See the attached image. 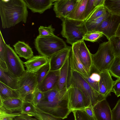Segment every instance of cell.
Listing matches in <instances>:
<instances>
[{
  "mask_svg": "<svg viewBox=\"0 0 120 120\" xmlns=\"http://www.w3.org/2000/svg\"><path fill=\"white\" fill-rule=\"evenodd\" d=\"M43 93L42 99L36 108L61 119L67 118L71 112L69 108L67 88L61 90L54 88Z\"/></svg>",
  "mask_w": 120,
  "mask_h": 120,
  "instance_id": "obj_1",
  "label": "cell"
},
{
  "mask_svg": "<svg viewBox=\"0 0 120 120\" xmlns=\"http://www.w3.org/2000/svg\"><path fill=\"white\" fill-rule=\"evenodd\" d=\"M27 8L24 0H0L2 27L9 28L21 22L26 23L28 14Z\"/></svg>",
  "mask_w": 120,
  "mask_h": 120,
  "instance_id": "obj_2",
  "label": "cell"
},
{
  "mask_svg": "<svg viewBox=\"0 0 120 120\" xmlns=\"http://www.w3.org/2000/svg\"><path fill=\"white\" fill-rule=\"evenodd\" d=\"M70 86L77 87L80 90L90 101L92 107L99 102L106 99L93 88L81 74L71 69L69 65L67 88Z\"/></svg>",
  "mask_w": 120,
  "mask_h": 120,
  "instance_id": "obj_3",
  "label": "cell"
},
{
  "mask_svg": "<svg viewBox=\"0 0 120 120\" xmlns=\"http://www.w3.org/2000/svg\"><path fill=\"white\" fill-rule=\"evenodd\" d=\"M34 45L36 50L41 55L49 58L68 46L62 39L55 35H38L35 40Z\"/></svg>",
  "mask_w": 120,
  "mask_h": 120,
  "instance_id": "obj_4",
  "label": "cell"
},
{
  "mask_svg": "<svg viewBox=\"0 0 120 120\" xmlns=\"http://www.w3.org/2000/svg\"><path fill=\"white\" fill-rule=\"evenodd\" d=\"M62 30L61 34L66 39L67 43L71 45L83 40L85 35L87 32L85 21L69 19H61Z\"/></svg>",
  "mask_w": 120,
  "mask_h": 120,
  "instance_id": "obj_5",
  "label": "cell"
},
{
  "mask_svg": "<svg viewBox=\"0 0 120 120\" xmlns=\"http://www.w3.org/2000/svg\"><path fill=\"white\" fill-rule=\"evenodd\" d=\"M93 64L101 72L109 71L115 58L109 41L100 44L97 52L91 54Z\"/></svg>",
  "mask_w": 120,
  "mask_h": 120,
  "instance_id": "obj_6",
  "label": "cell"
},
{
  "mask_svg": "<svg viewBox=\"0 0 120 120\" xmlns=\"http://www.w3.org/2000/svg\"><path fill=\"white\" fill-rule=\"evenodd\" d=\"M38 83L36 73L25 70L19 78L18 90L20 98L24 101H31Z\"/></svg>",
  "mask_w": 120,
  "mask_h": 120,
  "instance_id": "obj_7",
  "label": "cell"
},
{
  "mask_svg": "<svg viewBox=\"0 0 120 120\" xmlns=\"http://www.w3.org/2000/svg\"><path fill=\"white\" fill-rule=\"evenodd\" d=\"M67 88L69 108L71 112L73 110L83 109L86 107H92L90 101L78 88L71 86Z\"/></svg>",
  "mask_w": 120,
  "mask_h": 120,
  "instance_id": "obj_8",
  "label": "cell"
},
{
  "mask_svg": "<svg viewBox=\"0 0 120 120\" xmlns=\"http://www.w3.org/2000/svg\"><path fill=\"white\" fill-rule=\"evenodd\" d=\"M5 61L9 70L17 77H21L25 71L23 62L10 45H6Z\"/></svg>",
  "mask_w": 120,
  "mask_h": 120,
  "instance_id": "obj_9",
  "label": "cell"
},
{
  "mask_svg": "<svg viewBox=\"0 0 120 120\" xmlns=\"http://www.w3.org/2000/svg\"><path fill=\"white\" fill-rule=\"evenodd\" d=\"M120 23V15L111 13L95 28L94 31L102 32L108 41L116 35Z\"/></svg>",
  "mask_w": 120,
  "mask_h": 120,
  "instance_id": "obj_10",
  "label": "cell"
},
{
  "mask_svg": "<svg viewBox=\"0 0 120 120\" xmlns=\"http://www.w3.org/2000/svg\"><path fill=\"white\" fill-rule=\"evenodd\" d=\"M71 47L72 51L78 56L89 75L93 64L91 54L87 47L84 40L74 44Z\"/></svg>",
  "mask_w": 120,
  "mask_h": 120,
  "instance_id": "obj_11",
  "label": "cell"
},
{
  "mask_svg": "<svg viewBox=\"0 0 120 120\" xmlns=\"http://www.w3.org/2000/svg\"><path fill=\"white\" fill-rule=\"evenodd\" d=\"M79 0H55L53 10L56 16L61 20L66 18L73 10Z\"/></svg>",
  "mask_w": 120,
  "mask_h": 120,
  "instance_id": "obj_12",
  "label": "cell"
},
{
  "mask_svg": "<svg viewBox=\"0 0 120 120\" xmlns=\"http://www.w3.org/2000/svg\"><path fill=\"white\" fill-rule=\"evenodd\" d=\"M24 101L20 98L0 100V112L9 114H21Z\"/></svg>",
  "mask_w": 120,
  "mask_h": 120,
  "instance_id": "obj_13",
  "label": "cell"
},
{
  "mask_svg": "<svg viewBox=\"0 0 120 120\" xmlns=\"http://www.w3.org/2000/svg\"><path fill=\"white\" fill-rule=\"evenodd\" d=\"M93 109L96 120H112V110L106 99L98 102Z\"/></svg>",
  "mask_w": 120,
  "mask_h": 120,
  "instance_id": "obj_14",
  "label": "cell"
},
{
  "mask_svg": "<svg viewBox=\"0 0 120 120\" xmlns=\"http://www.w3.org/2000/svg\"><path fill=\"white\" fill-rule=\"evenodd\" d=\"M71 46L65 49L52 55L49 58L50 71L60 70L69 56Z\"/></svg>",
  "mask_w": 120,
  "mask_h": 120,
  "instance_id": "obj_15",
  "label": "cell"
},
{
  "mask_svg": "<svg viewBox=\"0 0 120 120\" xmlns=\"http://www.w3.org/2000/svg\"><path fill=\"white\" fill-rule=\"evenodd\" d=\"M60 73V70L49 71L42 82L38 85L37 88L43 92L57 89Z\"/></svg>",
  "mask_w": 120,
  "mask_h": 120,
  "instance_id": "obj_16",
  "label": "cell"
},
{
  "mask_svg": "<svg viewBox=\"0 0 120 120\" xmlns=\"http://www.w3.org/2000/svg\"><path fill=\"white\" fill-rule=\"evenodd\" d=\"M114 81L109 71L101 72L99 83V92L106 98L112 92Z\"/></svg>",
  "mask_w": 120,
  "mask_h": 120,
  "instance_id": "obj_17",
  "label": "cell"
},
{
  "mask_svg": "<svg viewBox=\"0 0 120 120\" xmlns=\"http://www.w3.org/2000/svg\"><path fill=\"white\" fill-rule=\"evenodd\" d=\"M49 62V58L42 55L33 56L26 61L23 62L29 72L36 73L40 69Z\"/></svg>",
  "mask_w": 120,
  "mask_h": 120,
  "instance_id": "obj_18",
  "label": "cell"
},
{
  "mask_svg": "<svg viewBox=\"0 0 120 120\" xmlns=\"http://www.w3.org/2000/svg\"><path fill=\"white\" fill-rule=\"evenodd\" d=\"M27 7L33 13H43L50 9L55 0H24Z\"/></svg>",
  "mask_w": 120,
  "mask_h": 120,
  "instance_id": "obj_19",
  "label": "cell"
},
{
  "mask_svg": "<svg viewBox=\"0 0 120 120\" xmlns=\"http://www.w3.org/2000/svg\"><path fill=\"white\" fill-rule=\"evenodd\" d=\"M19 78L15 76L8 69L0 67V82L12 89L18 90Z\"/></svg>",
  "mask_w": 120,
  "mask_h": 120,
  "instance_id": "obj_20",
  "label": "cell"
},
{
  "mask_svg": "<svg viewBox=\"0 0 120 120\" xmlns=\"http://www.w3.org/2000/svg\"><path fill=\"white\" fill-rule=\"evenodd\" d=\"M101 72L93 64L90 69L88 77L81 75L90 85L94 89L98 92L99 83L101 78Z\"/></svg>",
  "mask_w": 120,
  "mask_h": 120,
  "instance_id": "obj_21",
  "label": "cell"
},
{
  "mask_svg": "<svg viewBox=\"0 0 120 120\" xmlns=\"http://www.w3.org/2000/svg\"><path fill=\"white\" fill-rule=\"evenodd\" d=\"M88 0H79L74 8L66 18L70 19L85 21V13Z\"/></svg>",
  "mask_w": 120,
  "mask_h": 120,
  "instance_id": "obj_22",
  "label": "cell"
},
{
  "mask_svg": "<svg viewBox=\"0 0 120 120\" xmlns=\"http://www.w3.org/2000/svg\"><path fill=\"white\" fill-rule=\"evenodd\" d=\"M70 66L82 75L88 76V74L76 54L71 49L69 55Z\"/></svg>",
  "mask_w": 120,
  "mask_h": 120,
  "instance_id": "obj_23",
  "label": "cell"
},
{
  "mask_svg": "<svg viewBox=\"0 0 120 120\" xmlns=\"http://www.w3.org/2000/svg\"><path fill=\"white\" fill-rule=\"evenodd\" d=\"M13 46L15 52L19 57L28 60L33 56L32 48L24 42L19 41Z\"/></svg>",
  "mask_w": 120,
  "mask_h": 120,
  "instance_id": "obj_24",
  "label": "cell"
},
{
  "mask_svg": "<svg viewBox=\"0 0 120 120\" xmlns=\"http://www.w3.org/2000/svg\"><path fill=\"white\" fill-rule=\"evenodd\" d=\"M69 65V55L64 64L60 70L59 79L57 86V88L60 90L67 88V82Z\"/></svg>",
  "mask_w": 120,
  "mask_h": 120,
  "instance_id": "obj_25",
  "label": "cell"
},
{
  "mask_svg": "<svg viewBox=\"0 0 120 120\" xmlns=\"http://www.w3.org/2000/svg\"><path fill=\"white\" fill-rule=\"evenodd\" d=\"M20 98L18 90H14L0 82V100Z\"/></svg>",
  "mask_w": 120,
  "mask_h": 120,
  "instance_id": "obj_26",
  "label": "cell"
},
{
  "mask_svg": "<svg viewBox=\"0 0 120 120\" xmlns=\"http://www.w3.org/2000/svg\"><path fill=\"white\" fill-rule=\"evenodd\" d=\"M111 14L108 10L106 13L101 16L91 21L85 22L87 32L94 31L97 27Z\"/></svg>",
  "mask_w": 120,
  "mask_h": 120,
  "instance_id": "obj_27",
  "label": "cell"
},
{
  "mask_svg": "<svg viewBox=\"0 0 120 120\" xmlns=\"http://www.w3.org/2000/svg\"><path fill=\"white\" fill-rule=\"evenodd\" d=\"M104 5L112 14L120 15V0H105Z\"/></svg>",
  "mask_w": 120,
  "mask_h": 120,
  "instance_id": "obj_28",
  "label": "cell"
},
{
  "mask_svg": "<svg viewBox=\"0 0 120 120\" xmlns=\"http://www.w3.org/2000/svg\"><path fill=\"white\" fill-rule=\"evenodd\" d=\"M37 112L36 107L32 102L29 101H24L21 114H25L34 117Z\"/></svg>",
  "mask_w": 120,
  "mask_h": 120,
  "instance_id": "obj_29",
  "label": "cell"
},
{
  "mask_svg": "<svg viewBox=\"0 0 120 120\" xmlns=\"http://www.w3.org/2000/svg\"><path fill=\"white\" fill-rule=\"evenodd\" d=\"M109 41L115 57L120 56V36L115 35Z\"/></svg>",
  "mask_w": 120,
  "mask_h": 120,
  "instance_id": "obj_30",
  "label": "cell"
},
{
  "mask_svg": "<svg viewBox=\"0 0 120 120\" xmlns=\"http://www.w3.org/2000/svg\"><path fill=\"white\" fill-rule=\"evenodd\" d=\"M109 71L111 75L120 79V56L115 57Z\"/></svg>",
  "mask_w": 120,
  "mask_h": 120,
  "instance_id": "obj_31",
  "label": "cell"
},
{
  "mask_svg": "<svg viewBox=\"0 0 120 120\" xmlns=\"http://www.w3.org/2000/svg\"><path fill=\"white\" fill-rule=\"evenodd\" d=\"M107 10L104 5L97 7L85 22L89 21L101 16L105 14Z\"/></svg>",
  "mask_w": 120,
  "mask_h": 120,
  "instance_id": "obj_32",
  "label": "cell"
},
{
  "mask_svg": "<svg viewBox=\"0 0 120 120\" xmlns=\"http://www.w3.org/2000/svg\"><path fill=\"white\" fill-rule=\"evenodd\" d=\"M103 35L102 32L99 31H93L88 32L85 35L83 40L94 42L102 37Z\"/></svg>",
  "mask_w": 120,
  "mask_h": 120,
  "instance_id": "obj_33",
  "label": "cell"
},
{
  "mask_svg": "<svg viewBox=\"0 0 120 120\" xmlns=\"http://www.w3.org/2000/svg\"><path fill=\"white\" fill-rule=\"evenodd\" d=\"M72 112L75 120H96L94 116H89L83 109L74 110Z\"/></svg>",
  "mask_w": 120,
  "mask_h": 120,
  "instance_id": "obj_34",
  "label": "cell"
},
{
  "mask_svg": "<svg viewBox=\"0 0 120 120\" xmlns=\"http://www.w3.org/2000/svg\"><path fill=\"white\" fill-rule=\"evenodd\" d=\"M49 63L45 65L36 73L38 85L40 83L50 71Z\"/></svg>",
  "mask_w": 120,
  "mask_h": 120,
  "instance_id": "obj_35",
  "label": "cell"
},
{
  "mask_svg": "<svg viewBox=\"0 0 120 120\" xmlns=\"http://www.w3.org/2000/svg\"><path fill=\"white\" fill-rule=\"evenodd\" d=\"M36 109L37 112L34 117L40 120H61L60 118L44 112L36 108Z\"/></svg>",
  "mask_w": 120,
  "mask_h": 120,
  "instance_id": "obj_36",
  "label": "cell"
},
{
  "mask_svg": "<svg viewBox=\"0 0 120 120\" xmlns=\"http://www.w3.org/2000/svg\"><path fill=\"white\" fill-rule=\"evenodd\" d=\"M52 25H50L48 27L40 26L38 29L39 33L38 35L40 36H46L54 35V32L55 29L53 28Z\"/></svg>",
  "mask_w": 120,
  "mask_h": 120,
  "instance_id": "obj_37",
  "label": "cell"
},
{
  "mask_svg": "<svg viewBox=\"0 0 120 120\" xmlns=\"http://www.w3.org/2000/svg\"><path fill=\"white\" fill-rule=\"evenodd\" d=\"M94 2L95 0H88L85 13V21L88 18L93 11L97 7L95 5Z\"/></svg>",
  "mask_w": 120,
  "mask_h": 120,
  "instance_id": "obj_38",
  "label": "cell"
},
{
  "mask_svg": "<svg viewBox=\"0 0 120 120\" xmlns=\"http://www.w3.org/2000/svg\"><path fill=\"white\" fill-rule=\"evenodd\" d=\"M43 96V92L37 88L34 93L31 101L36 107L42 99Z\"/></svg>",
  "mask_w": 120,
  "mask_h": 120,
  "instance_id": "obj_39",
  "label": "cell"
},
{
  "mask_svg": "<svg viewBox=\"0 0 120 120\" xmlns=\"http://www.w3.org/2000/svg\"><path fill=\"white\" fill-rule=\"evenodd\" d=\"M0 60L5 62V56L7 44L4 40L0 31Z\"/></svg>",
  "mask_w": 120,
  "mask_h": 120,
  "instance_id": "obj_40",
  "label": "cell"
},
{
  "mask_svg": "<svg viewBox=\"0 0 120 120\" xmlns=\"http://www.w3.org/2000/svg\"><path fill=\"white\" fill-rule=\"evenodd\" d=\"M112 120H120V99L112 110Z\"/></svg>",
  "mask_w": 120,
  "mask_h": 120,
  "instance_id": "obj_41",
  "label": "cell"
},
{
  "mask_svg": "<svg viewBox=\"0 0 120 120\" xmlns=\"http://www.w3.org/2000/svg\"><path fill=\"white\" fill-rule=\"evenodd\" d=\"M112 92L117 97L120 96V79L118 78L114 81Z\"/></svg>",
  "mask_w": 120,
  "mask_h": 120,
  "instance_id": "obj_42",
  "label": "cell"
},
{
  "mask_svg": "<svg viewBox=\"0 0 120 120\" xmlns=\"http://www.w3.org/2000/svg\"><path fill=\"white\" fill-rule=\"evenodd\" d=\"M20 114H9L0 112V120H14V118Z\"/></svg>",
  "mask_w": 120,
  "mask_h": 120,
  "instance_id": "obj_43",
  "label": "cell"
},
{
  "mask_svg": "<svg viewBox=\"0 0 120 120\" xmlns=\"http://www.w3.org/2000/svg\"><path fill=\"white\" fill-rule=\"evenodd\" d=\"M14 120H40L34 117L25 114H21L16 116Z\"/></svg>",
  "mask_w": 120,
  "mask_h": 120,
  "instance_id": "obj_44",
  "label": "cell"
},
{
  "mask_svg": "<svg viewBox=\"0 0 120 120\" xmlns=\"http://www.w3.org/2000/svg\"><path fill=\"white\" fill-rule=\"evenodd\" d=\"M83 110L89 116L91 117H94L93 107L89 106L86 107Z\"/></svg>",
  "mask_w": 120,
  "mask_h": 120,
  "instance_id": "obj_45",
  "label": "cell"
},
{
  "mask_svg": "<svg viewBox=\"0 0 120 120\" xmlns=\"http://www.w3.org/2000/svg\"><path fill=\"white\" fill-rule=\"evenodd\" d=\"M116 35L120 36V23L116 31Z\"/></svg>",
  "mask_w": 120,
  "mask_h": 120,
  "instance_id": "obj_46",
  "label": "cell"
},
{
  "mask_svg": "<svg viewBox=\"0 0 120 120\" xmlns=\"http://www.w3.org/2000/svg\"></svg>",
  "mask_w": 120,
  "mask_h": 120,
  "instance_id": "obj_47",
  "label": "cell"
}]
</instances>
